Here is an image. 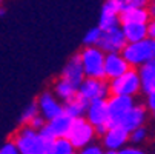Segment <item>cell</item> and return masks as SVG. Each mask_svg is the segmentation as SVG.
Instances as JSON below:
<instances>
[{
    "label": "cell",
    "mask_w": 155,
    "mask_h": 154,
    "mask_svg": "<svg viewBox=\"0 0 155 154\" xmlns=\"http://www.w3.org/2000/svg\"><path fill=\"white\" fill-rule=\"evenodd\" d=\"M144 108L150 109L152 113H155V88L146 94V106Z\"/></svg>",
    "instance_id": "29"
},
{
    "label": "cell",
    "mask_w": 155,
    "mask_h": 154,
    "mask_svg": "<svg viewBox=\"0 0 155 154\" xmlns=\"http://www.w3.org/2000/svg\"><path fill=\"white\" fill-rule=\"evenodd\" d=\"M120 54L132 70L140 68L144 63L155 60V40L144 39L137 43H127Z\"/></svg>",
    "instance_id": "2"
},
{
    "label": "cell",
    "mask_w": 155,
    "mask_h": 154,
    "mask_svg": "<svg viewBox=\"0 0 155 154\" xmlns=\"http://www.w3.org/2000/svg\"><path fill=\"white\" fill-rule=\"evenodd\" d=\"M86 122L97 126H107V111H106V100H92L87 102V108L84 113Z\"/></svg>",
    "instance_id": "16"
},
{
    "label": "cell",
    "mask_w": 155,
    "mask_h": 154,
    "mask_svg": "<svg viewBox=\"0 0 155 154\" xmlns=\"http://www.w3.org/2000/svg\"><path fill=\"white\" fill-rule=\"evenodd\" d=\"M77 96L86 102L92 100H106L109 96V86L104 79H86L80 83Z\"/></svg>",
    "instance_id": "7"
},
{
    "label": "cell",
    "mask_w": 155,
    "mask_h": 154,
    "mask_svg": "<svg viewBox=\"0 0 155 154\" xmlns=\"http://www.w3.org/2000/svg\"><path fill=\"white\" fill-rule=\"evenodd\" d=\"M117 154H146V152L141 148H138V146H124Z\"/></svg>",
    "instance_id": "30"
},
{
    "label": "cell",
    "mask_w": 155,
    "mask_h": 154,
    "mask_svg": "<svg viewBox=\"0 0 155 154\" xmlns=\"http://www.w3.org/2000/svg\"><path fill=\"white\" fill-rule=\"evenodd\" d=\"M68 142L72 145V148L75 151L84 148L86 145L94 143L95 139V129L92 125H89L86 122L84 117L81 119H75L72 122V126L69 129V134H68Z\"/></svg>",
    "instance_id": "6"
},
{
    "label": "cell",
    "mask_w": 155,
    "mask_h": 154,
    "mask_svg": "<svg viewBox=\"0 0 155 154\" xmlns=\"http://www.w3.org/2000/svg\"><path fill=\"white\" fill-rule=\"evenodd\" d=\"M129 134L120 126H110L106 129V133L101 136V146L106 148V151L118 152L121 148L127 146Z\"/></svg>",
    "instance_id": "12"
},
{
    "label": "cell",
    "mask_w": 155,
    "mask_h": 154,
    "mask_svg": "<svg viewBox=\"0 0 155 154\" xmlns=\"http://www.w3.org/2000/svg\"><path fill=\"white\" fill-rule=\"evenodd\" d=\"M104 154H117V152H114V151H104Z\"/></svg>",
    "instance_id": "34"
},
{
    "label": "cell",
    "mask_w": 155,
    "mask_h": 154,
    "mask_svg": "<svg viewBox=\"0 0 155 154\" xmlns=\"http://www.w3.org/2000/svg\"><path fill=\"white\" fill-rule=\"evenodd\" d=\"M107 86H109V94L132 97V99L141 91L138 73H137V70H132V68L129 71H126L123 76L110 80L107 83Z\"/></svg>",
    "instance_id": "4"
},
{
    "label": "cell",
    "mask_w": 155,
    "mask_h": 154,
    "mask_svg": "<svg viewBox=\"0 0 155 154\" xmlns=\"http://www.w3.org/2000/svg\"><path fill=\"white\" fill-rule=\"evenodd\" d=\"M48 154H75V149L68 139H55L48 149Z\"/></svg>",
    "instance_id": "22"
},
{
    "label": "cell",
    "mask_w": 155,
    "mask_h": 154,
    "mask_svg": "<svg viewBox=\"0 0 155 154\" xmlns=\"http://www.w3.org/2000/svg\"><path fill=\"white\" fill-rule=\"evenodd\" d=\"M121 2L123 0H106L101 5L100 19H98V25H97L101 33L120 28L118 14L121 12Z\"/></svg>",
    "instance_id": "9"
},
{
    "label": "cell",
    "mask_w": 155,
    "mask_h": 154,
    "mask_svg": "<svg viewBox=\"0 0 155 154\" xmlns=\"http://www.w3.org/2000/svg\"><path fill=\"white\" fill-rule=\"evenodd\" d=\"M80 62L86 79H104V53L97 46H84L80 53Z\"/></svg>",
    "instance_id": "3"
},
{
    "label": "cell",
    "mask_w": 155,
    "mask_h": 154,
    "mask_svg": "<svg viewBox=\"0 0 155 154\" xmlns=\"http://www.w3.org/2000/svg\"><path fill=\"white\" fill-rule=\"evenodd\" d=\"M12 142L20 154H48L51 145L41 137L40 133L31 129L28 125H23L15 131Z\"/></svg>",
    "instance_id": "1"
},
{
    "label": "cell",
    "mask_w": 155,
    "mask_h": 154,
    "mask_svg": "<svg viewBox=\"0 0 155 154\" xmlns=\"http://www.w3.org/2000/svg\"><path fill=\"white\" fill-rule=\"evenodd\" d=\"M135 105V100L132 97L123 96H110L106 99V111H107V128L117 126L120 119Z\"/></svg>",
    "instance_id": "8"
},
{
    "label": "cell",
    "mask_w": 155,
    "mask_h": 154,
    "mask_svg": "<svg viewBox=\"0 0 155 154\" xmlns=\"http://www.w3.org/2000/svg\"><path fill=\"white\" fill-rule=\"evenodd\" d=\"M146 139H147V129H146L144 126H141V128H137V129H134V131H132V133H129V142L135 143V145H140V143H143Z\"/></svg>",
    "instance_id": "25"
},
{
    "label": "cell",
    "mask_w": 155,
    "mask_h": 154,
    "mask_svg": "<svg viewBox=\"0 0 155 154\" xmlns=\"http://www.w3.org/2000/svg\"><path fill=\"white\" fill-rule=\"evenodd\" d=\"M126 45L127 43L121 34V29L117 28V29L101 33V39L98 42L97 48L100 51H103L104 54H110V53H121Z\"/></svg>",
    "instance_id": "13"
},
{
    "label": "cell",
    "mask_w": 155,
    "mask_h": 154,
    "mask_svg": "<svg viewBox=\"0 0 155 154\" xmlns=\"http://www.w3.org/2000/svg\"><path fill=\"white\" fill-rule=\"evenodd\" d=\"M45 125H46V120L45 119H43L40 114L37 116V117H34L29 123H28V126L31 128V129H34V131H37V133H38V131H41L43 128H45Z\"/></svg>",
    "instance_id": "27"
},
{
    "label": "cell",
    "mask_w": 155,
    "mask_h": 154,
    "mask_svg": "<svg viewBox=\"0 0 155 154\" xmlns=\"http://www.w3.org/2000/svg\"><path fill=\"white\" fill-rule=\"evenodd\" d=\"M37 108H38V114L45 119L46 122L58 117L60 114H63V105L61 102L49 91H45V93H41L37 100Z\"/></svg>",
    "instance_id": "10"
},
{
    "label": "cell",
    "mask_w": 155,
    "mask_h": 154,
    "mask_svg": "<svg viewBox=\"0 0 155 154\" xmlns=\"http://www.w3.org/2000/svg\"><path fill=\"white\" fill-rule=\"evenodd\" d=\"M6 14V9H3L2 6H0V17H2V15H5Z\"/></svg>",
    "instance_id": "33"
},
{
    "label": "cell",
    "mask_w": 155,
    "mask_h": 154,
    "mask_svg": "<svg viewBox=\"0 0 155 154\" xmlns=\"http://www.w3.org/2000/svg\"><path fill=\"white\" fill-rule=\"evenodd\" d=\"M153 120H155V113H153Z\"/></svg>",
    "instance_id": "35"
},
{
    "label": "cell",
    "mask_w": 155,
    "mask_h": 154,
    "mask_svg": "<svg viewBox=\"0 0 155 154\" xmlns=\"http://www.w3.org/2000/svg\"><path fill=\"white\" fill-rule=\"evenodd\" d=\"M130 67L124 62L120 53H110L104 54V79L114 80L129 71Z\"/></svg>",
    "instance_id": "15"
},
{
    "label": "cell",
    "mask_w": 155,
    "mask_h": 154,
    "mask_svg": "<svg viewBox=\"0 0 155 154\" xmlns=\"http://www.w3.org/2000/svg\"><path fill=\"white\" fill-rule=\"evenodd\" d=\"M138 77H140V86L143 93H149L155 88V60H150L144 63L143 67L137 70Z\"/></svg>",
    "instance_id": "18"
},
{
    "label": "cell",
    "mask_w": 155,
    "mask_h": 154,
    "mask_svg": "<svg viewBox=\"0 0 155 154\" xmlns=\"http://www.w3.org/2000/svg\"><path fill=\"white\" fill-rule=\"evenodd\" d=\"M0 154H20V152H18L17 146L14 145V142L8 140V142H5L2 146H0Z\"/></svg>",
    "instance_id": "28"
},
{
    "label": "cell",
    "mask_w": 155,
    "mask_h": 154,
    "mask_svg": "<svg viewBox=\"0 0 155 154\" xmlns=\"http://www.w3.org/2000/svg\"><path fill=\"white\" fill-rule=\"evenodd\" d=\"M147 11H149L150 19L155 20V0H153V2H149V5H147Z\"/></svg>",
    "instance_id": "32"
},
{
    "label": "cell",
    "mask_w": 155,
    "mask_h": 154,
    "mask_svg": "<svg viewBox=\"0 0 155 154\" xmlns=\"http://www.w3.org/2000/svg\"><path fill=\"white\" fill-rule=\"evenodd\" d=\"M146 33H147V39L155 40V20L150 19L146 23Z\"/></svg>",
    "instance_id": "31"
},
{
    "label": "cell",
    "mask_w": 155,
    "mask_h": 154,
    "mask_svg": "<svg viewBox=\"0 0 155 154\" xmlns=\"http://www.w3.org/2000/svg\"><path fill=\"white\" fill-rule=\"evenodd\" d=\"M100 39H101V31L98 26H94L86 31V34L83 37V43H84V46H97Z\"/></svg>",
    "instance_id": "23"
},
{
    "label": "cell",
    "mask_w": 155,
    "mask_h": 154,
    "mask_svg": "<svg viewBox=\"0 0 155 154\" xmlns=\"http://www.w3.org/2000/svg\"><path fill=\"white\" fill-rule=\"evenodd\" d=\"M61 105H63V114L68 116V117H71L72 120L84 117L86 108H87V102L83 100V99L78 97V96H75L74 99L64 102V103H61Z\"/></svg>",
    "instance_id": "20"
},
{
    "label": "cell",
    "mask_w": 155,
    "mask_h": 154,
    "mask_svg": "<svg viewBox=\"0 0 155 154\" xmlns=\"http://www.w3.org/2000/svg\"><path fill=\"white\" fill-rule=\"evenodd\" d=\"M120 29H121V34H123L126 43H137V42H141V40L147 39L146 25L126 23V25H120Z\"/></svg>",
    "instance_id": "19"
},
{
    "label": "cell",
    "mask_w": 155,
    "mask_h": 154,
    "mask_svg": "<svg viewBox=\"0 0 155 154\" xmlns=\"http://www.w3.org/2000/svg\"><path fill=\"white\" fill-rule=\"evenodd\" d=\"M61 80L68 82L69 85L75 86L78 90L80 83L84 80V73H83V68H81V62H80L78 54H74L64 63V67L61 70Z\"/></svg>",
    "instance_id": "14"
},
{
    "label": "cell",
    "mask_w": 155,
    "mask_h": 154,
    "mask_svg": "<svg viewBox=\"0 0 155 154\" xmlns=\"http://www.w3.org/2000/svg\"><path fill=\"white\" fill-rule=\"evenodd\" d=\"M72 119L64 116V114H60L58 117L46 122L45 125V129L51 134V137L55 140V139H66L69 134V129L72 126Z\"/></svg>",
    "instance_id": "17"
},
{
    "label": "cell",
    "mask_w": 155,
    "mask_h": 154,
    "mask_svg": "<svg viewBox=\"0 0 155 154\" xmlns=\"http://www.w3.org/2000/svg\"><path fill=\"white\" fill-rule=\"evenodd\" d=\"M37 116H38V108H37V103L32 102V103H29L23 108V111H21V114H20V122L23 125H28Z\"/></svg>",
    "instance_id": "24"
},
{
    "label": "cell",
    "mask_w": 155,
    "mask_h": 154,
    "mask_svg": "<svg viewBox=\"0 0 155 154\" xmlns=\"http://www.w3.org/2000/svg\"><path fill=\"white\" fill-rule=\"evenodd\" d=\"M0 6H2V2H0Z\"/></svg>",
    "instance_id": "36"
},
{
    "label": "cell",
    "mask_w": 155,
    "mask_h": 154,
    "mask_svg": "<svg viewBox=\"0 0 155 154\" xmlns=\"http://www.w3.org/2000/svg\"><path fill=\"white\" fill-rule=\"evenodd\" d=\"M75 154H104V149L98 143H89V145H86L84 148L75 151Z\"/></svg>",
    "instance_id": "26"
},
{
    "label": "cell",
    "mask_w": 155,
    "mask_h": 154,
    "mask_svg": "<svg viewBox=\"0 0 155 154\" xmlns=\"http://www.w3.org/2000/svg\"><path fill=\"white\" fill-rule=\"evenodd\" d=\"M146 120H147V109H146L143 105H137V103H135V105L132 106L129 111L120 119V122H118L117 126H120L121 129H124L126 133L129 134V133H132L134 129L144 126Z\"/></svg>",
    "instance_id": "11"
},
{
    "label": "cell",
    "mask_w": 155,
    "mask_h": 154,
    "mask_svg": "<svg viewBox=\"0 0 155 154\" xmlns=\"http://www.w3.org/2000/svg\"><path fill=\"white\" fill-rule=\"evenodd\" d=\"M52 94L58 100H63V103H64V102H68V100H71V99H74L77 96V88L60 79L55 83V86H54V93Z\"/></svg>",
    "instance_id": "21"
},
{
    "label": "cell",
    "mask_w": 155,
    "mask_h": 154,
    "mask_svg": "<svg viewBox=\"0 0 155 154\" xmlns=\"http://www.w3.org/2000/svg\"><path fill=\"white\" fill-rule=\"evenodd\" d=\"M147 5L149 2H144V0H123L121 12L118 14L120 25H126V23L146 25L150 20Z\"/></svg>",
    "instance_id": "5"
}]
</instances>
